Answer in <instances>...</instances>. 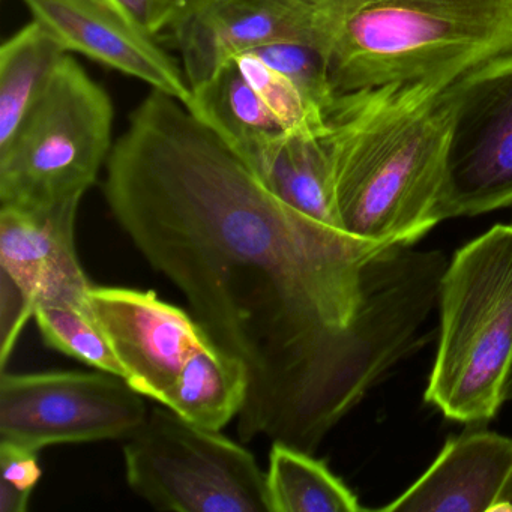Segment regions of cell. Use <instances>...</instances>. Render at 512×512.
<instances>
[{"instance_id":"277c9868","label":"cell","mask_w":512,"mask_h":512,"mask_svg":"<svg viewBox=\"0 0 512 512\" xmlns=\"http://www.w3.org/2000/svg\"><path fill=\"white\" fill-rule=\"evenodd\" d=\"M439 346L425 400L452 421L487 422L512 374V226L499 224L455 253L439 293Z\"/></svg>"},{"instance_id":"ac0fdd59","label":"cell","mask_w":512,"mask_h":512,"mask_svg":"<svg viewBox=\"0 0 512 512\" xmlns=\"http://www.w3.org/2000/svg\"><path fill=\"white\" fill-rule=\"evenodd\" d=\"M271 512H358V497L314 454L272 442L266 470Z\"/></svg>"},{"instance_id":"9c48e42d","label":"cell","mask_w":512,"mask_h":512,"mask_svg":"<svg viewBox=\"0 0 512 512\" xmlns=\"http://www.w3.org/2000/svg\"><path fill=\"white\" fill-rule=\"evenodd\" d=\"M89 307L124 365L128 385L160 404L188 359L212 343L193 314L152 290L92 286Z\"/></svg>"},{"instance_id":"7402d4cb","label":"cell","mask_w":512,"mask_h":512,"mask_svg":"<svg viewBox=\"0 0 512 512\" xmlns=\"http://www.w3.org/2000/svg\"><path fill=\"white\" fill-rule=\"evenodd\" d=\"M0 512L28 511L32 491L41 478L37 449L0 440Z\"/></svg>"},{"instance_id":"7c38bea8","label":"cell","mask_w":512,"mask_h":512,"mask_svg":"<svg viewBox=\"0 0 512 512\" xmlns=\"http://www.w3.org/2000/svg\"><path fill=\"white\" fill-rule=\"evenodd\" d=\"M190 88L224 65L269 44L311 46L307 13L299 0H214L172 35Z\"/></svg>"},{"instance_id":"ba28073f","label":"cell","mask_w":512,"mask_h":512,"mask_svg":"<svg viewBox=\"0 0 512 512\" xmlns=\"http://www.w3.org/2000/svg\"><path fill=\"white\" fill-rule=\"evenodd\" d=\"M452 89L442 221L512 206V52L467 71Z\"/></svg>"},{"instance_id":"52a82bcc","label":"cell","mask_w":512,"mask_h":512,"mask_svg":"<svg viewBox=\"0 0 512 512\" xmlns=\"http://www.w3.org/2000/svg\"><path fill=\"white\" fill-rule=\"evenodd\" d=\"M148 419L143 395L104 371L0 376V440L40 449L130 439Z\"/></svg>"},{"instance_id":"30bf717a","label":"cell","mask_w":512,"mask_h":512,"mask_svg":"<svg viewBox=\"0 0 512 512\" xmlns=\"http://www.w3.org/2000/svg\"><path fill=\"white\" fill-rule=\"evenodd\" d=\"M23 4L68 53L140 80L182 104L190 100L182 65L112 0H23Z\"/></svg>"},{"instance_id":"9a60e30c","label":"cell","mask_w":512,"mask_h":512,"mask_svg":"<svg viewBox=\"0 0 512 512\" xmlns=\"http://www.w3.org/2000/svg\"><path fill=\"white\" fill-rule=\"evenodd\" d=\"M251 172L284 203L322 223L341 227L334 172L325 136H281Z\"/></svg>"},{"instance_id":"6da1fadb","label":"cell","mask_w":512,"mask_h":512,"mask_svg":"<svg viewBox=\"0 0 512 512\" xmlns=\"http://www.w3.org/2000/svg\"><path fill=\"white\" fill-rule=\"evenodd\" d=\"M113 217L244 365L242 442L314 454L418 346L439 305L433 251L383 250L302 214L181 101L152 89L106 164Z\"/></svg>"},{"instance_id":"44dd1931","label":"cell","mask_w":512,"mask_h":512,"mask_svg":"<svg viewBox=\"0 0 512 512\" xmlns=\"http://www.w3.org/2000/svg\"><path fill=\"white\" fill-rule=\"evenodd\" d=\"M254 55L259 56L265 64L292 80L302 94L314 104V106L328 113L334 104L335 94L329 79L328 65L325 58L316 47L305 43L269 44L254 50Z\"/></svg>"},{"instance_id":"4fadbf2b","label":"cell","mask_w":512,"mask_h":512,"mask_svg":"<svg viewBox=\"0 0 512 512\" xmlns=\"http://www.w3.org/2000/svg\"><path fill=\"white\" fill-rule=\"evenodd\" d=\"M382 511H512V437H452L427 472Z\"/></svg>"},{"instance_id":"603a6c76","label":"cell","mask_w":512,"mask_h":512,"mask_svg":"<svg viewBox=\"0 0 512 512\" xmlns=\"http://www.w3.org/2000/svg\"><path fill=\"white\" fill-rule=\"evenodd\" d=\"M140 28L161 41L172 37L184 23L214 0H112Z\"/></svg>"},{"instance_id":"e0dca14e","label":"cell","mask_w":512,"mask_h":512,"mask_svg":"<svg viewBox=\"0 0 512 512\" xmlns=\"http://www.w3.org/2000/svg\"><path fill=\"white\" fill-rule=\"evenodd\" d=\"M67 50L37 20L0 47V146L10 142Z\"/></svg>"},{"instance_id":"2e32d148","label":"cell","mask_w":512,"mask_h":512,"mask_svg":"<svg viewBox=\"0 0 512 512\" xmlns=\"http://www.w3.org/2000/svg\"><path fill=\"white\" fill-rule=\"evenodd\" d=\"M247 395L244 365L208 343L188 359L161 404L191 424L220 431L238 418Z\"/></svg>"},{"instance_id":"7a4b0ae2","label":"cell","mask_w":512,"mask_h":512,"mask_svg":"<svg viewBox=\"0 0 512 512\" xmlns=\"http://www.w3.org/2000/svg\"><path fill=\"white\" fill-rule=\"evenodd\" d=\"M452 83H394L335 98L325 142L341 226L353 238L406 247L442 223Z\"/></svg>"},{"instance_id":"5bb4252c","label":"cell","mask_w":512,"mask_h":512,"mask_svg":"<svg viewBox=\"0 0 512 512\" xmlns=\"http://www.w3.org/2000/svg\"><path fill=\"white\" fill-rule=\"evenodd\" d=\"M184 106L250 169L275 140L286 134L235 61L191 89L190 100Z\"/></svg>"},{"instance_id":"d6986e66","label":"cell","mask_w":512,"mask_h":512,"mask_svg":"<svg viewBox=\"0 0 512 512\" xmlns=\"http://www.w3.org/2000/svg\"><path fill=\"white\" fill-rule=\"evenodd\" d=\"M34 317L47 346L127 382L124 365L91 310L41 307Z\"/></svg>"},{"instance_id":"5b68a950","label":"cell","mask_w":512,"mask_h":512,"mask_svg":"<svg viewBox=\"0 0 512 512\" xmlns=\"http://www.w3.org/2000/svg\"><path fill=\"white\" fill-rule=\"evenodd\" d=\"M113 122L112 98L67 53L0 146V208L43 211L83 199L112 154Z\"/></svg>"},{"instance_id":"8992f818","label":"cell","mask_w":512,"mask_h":512,"mask_svg":"<svg viewBox=\"0 0 512 512\" xmlns=\"http://www.w3.org/2000/svg\"><path fill=\"white\" fill-rule=\"evenodd\" d=\"M124 458L131 490L161 511L271 512L254 455L166 406L127 439Z\"/></svg>"},{"instance_id":"3957f363","label":"cell","mask_w":512,"mask_h":512,"mask_svg":"<svg viewBox=\"0 0 512 512\" xmlns=\"http://www.w3.org/2000/svg\"><path fill=\"white\" fill-rule=\"evenodd\" d=\"M335 94L448 83L512 52V0H299Z\"/></svg>"},{"instance_id":"ffe728a7","label":"cell","mask_w":512,"mask_h":512,"mask_svg":"<svg viewBox=\"0 0 512 512\" xmlns=\"http://www.w3.org/2000/svg\"><path fill=\"white\" fill-rule=\"evenodd\" d=\"M235 62L287 136H325V112L314 106L292 80L254 53H244Z\"/></svg>"},{"instance_id":"8fae6325","label":"cell","mask_w":512,"mask_h":512,"mask_svg":"<svg viewBox=\"0 0 512 512\" xmlns=\"http://www.w3.org/2000/svg\"><path fill=\"white\" fill-rule=\"evenodd\" d=\"M80 200L43 211L0 208V271L32 313L41 307L91 310L92 283L76 250Z\"/></svg>"},{"instance_id":"cb8c5ba5","label":"cell","mask_w":512,"mask_h":512,"mask_svg":"<svg viewBox=\"0 0 512 512\" xmlns=\"http://www.w3.org/2000/svg\"><path fill=\"white\" fill-rule=\"evenodd\" d=\"M506 400H512V374L511 380H509L508 394H506Z\"/></svg>"}]
</instances>
